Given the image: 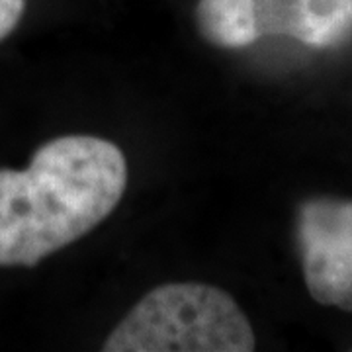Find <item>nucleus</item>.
<instances>
[{
    "label": "nucleus",
    "instance_id": "1",
    "mask_svg": "<svg viewBox=\"0 0 352 352\" xmlns=\"http://www.w3.org/2000/svg\"><path fill=\"white\" fill-rule=\"evenodd\" d=\"M126 186L122 149L94 135L51 139L24 170L0 168V266H36L85 237Z\"/></svg>",
    "mask_w": 352,
    "mask_h": 352
},
{
    "label": "nucleus",
    "instance_id": "2",
    "mask_svg": "<svg viewBox=\"0 0 352 352\" xmlns=\"http://www.w3.org/2000/svg\"><path fill=\"white\" fill-rule=\"evenodd\" d=\"M254 331L223 289L175 282L151 289L104 342L106 352H251Z\"/></svg>",
    "mask_w": 352,
    "mask_h": 352
},
{
    "label": "nucleus",
    "instance_id": "3",
    "mask_svg": "<svg viewBox=\"0 0 352 352\" xmlns=\"http://www.w3.org/2000/svg\"><path fill=\"white\" fill-rule=\"evenodd\" d=\"M296 241L311 298L352 311V198L314 196L302 201Z\"/></svg>",
    "mask_w": 352,
    "mask_h": 352
},
{
    "label": "nucleus",
    "instance_id": "4",
    "mask_svg": "<svg viewBox=\"0 0 352 352\" xmlns=\"http://www.w3.org/2000/svg\"><path fill=\"white\" fill-rule=\"evenodd\" d=\"M282 36L315 50L349 43L352 39V0H284Z\"/></svg>",
    "mask_w": 352,
    "mask_h": 352
},
{
    "label": "nucleus",
    "instance_id": "5",
    "mask_svg": "<svg viewBox=\"0 0 352 352\" xmlns=\"http://www.w3.org/2000/svg\"><path fill=\"white\" fill-rule=\"evenodd\" d=\"M201 38L221 50H243L263 38L261 0H198Z\"/></svg>",
    "mask_w": 352,
    "mask_h": 352
},
{
    "label": "nucleus",
    "instance_id": "6",
    "mask_svg": "<svg viewBox=\"0 0 352 352\" xmlns=\"http://www.w3.org/2000/svg\"><path fill=\"white\" fill-rule=\"evenodd\" d=\"M25 10V0H0V41L6 39L20 24Z\"/></svg>",
    "mask_w": 352,
    "mask_h": 352
}]
</instances>
